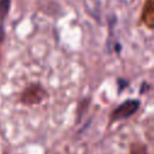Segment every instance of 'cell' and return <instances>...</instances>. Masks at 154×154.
<instances>
[{"label":"cell","mask_w":154,"mask_h":154,"mask_svg":"<svg viewBox=\"0 0 154 154\" xmlns=\"http://www.w3.org/2000/svg\"><path fill=\"white\" fill-rule=\"evenodd\" d=\"M143 18L144 17H148V20H147V25L150 28L152 26V22H153V5H152V0H148L147 4L144 5V8H143Z\"/></svg>","instance_id":"cell-2"},{"label":"cell","mask_w":154,"mask_h":154,"mask_svg":"<svg viewBox=\"0 0 154 154\" xmlns=\"http://www.w3.org/2000/svg\"><path fill=\"white\" fill-rule=\"evenodd\" d=\"M10 4L11 1L10 0H0V14L2 17H5L10 10Z\"/></svg>","instance_id":"cell-3"},{"label":"cell","mask_w":154,"mask_h":154,"mask_svg":"<svg viewBox=\"0 0 154 154\" xmlns=\"http://www.w3.org/2000/svg\"><path fill=\"white\" fill-rule=\"evenodd\" d=\"M140 107V101L138 100H126L123 102L118 108H116L112 112V119L113 120H119V119H125L132 116Z\"/></svg>","instance_id":"cell-1"}]
</instances>
